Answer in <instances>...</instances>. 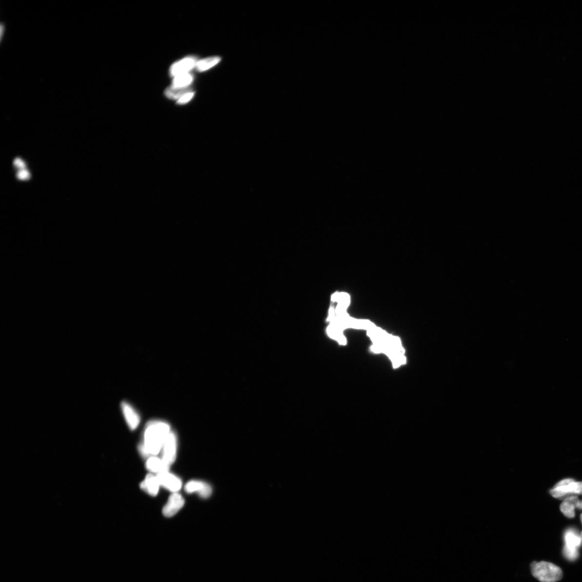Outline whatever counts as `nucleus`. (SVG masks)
Instances as JSON below:
<instances>
[{"label":"nucleus","mask_w":582,"mask_h":582,"mask_svg":"<svg viewBox=\"0 0 582 582\" xmlns=\"http://www.w3.org/2000/svg\"><path fill=\"white\" fill-rule=\"evenodd\" d=\"M577 508H578L580 509H582V501L579 502L578 506H577Z\"/></svg>","instance_id":"obj_25"},{"label":"nucleus","mask_w":582,"mask_h":582,"mask_svg":"<svg viewBox=\"0 0 582 582\" xmlns=\"http://www.w3.org/2000/svg\"><path fill=\"white\" fill-rule=\"evenodd\" d=\"M563 554L566 559L570 561L576 560L579 555L578 549H570L565 547L563 549Z\"/></svg>","instance_id":"obj_20"},{"label":"nucleus","mask_w":582,"mask_h":582,"mask_svg":"<svg viewBox=\"0 0 582 582\" xmlns=\"http://www.w3.org/2000/svg\"><path fill=\"white\" fill-rule=\"evenodd\" d=\"M581 537H582V533H581Z\"/></svg>","instance_id":"obj_27"},{"label":"nucleus","mask_w":582,"mask_h":582,"mask_svg":"<svg viewBox=\"0 0 582 582\" xmlns=\"http://www.w3.org/2000/svg\"><path fill=\"white\" fill-rule=\"evenodd\" d=\"M29 172L25 169H22L17 174V177L20 180H25L30 178Z\"/></svg>","instance_id":"obj_22"},{"label":"nucleus","mask_w":582,"mask_h":582,"mask_svg":"<svg viewBox=\"0 0 582 582\" xmlns=\"http://www.w3.org/2000/svg\"><path fill=\"white\" fill-rule=\"evenodd\" d=\"M550 494L556 498L565 499L572 496L582 494V482H573L568 485H560L556 484Z\"/></svg>","instance_id":"obj_5"},{"label":"nucleus","mask_w":582,"mask_h":582,"mask_svg":"<svg viewBox=\"0 0 582 582\" xmlns=\"http://www.w3.org/2000/svg\"><path fill=\"white\" fill-rule=\"evenodd\" d=\"M185 491L187 493H198L203 499L208 498L212 495V487L209 484L202 481H191L187 482L185 486Z\"/></svg>","instance_id":"obj_9"},{"label":"nucleus","mask_w":582,"mask_h":582,"mask_svg":"<svg viewBox=\"0 0 582 582\" xmlns=\"http://www.w3.org/2000/svg\"><path fill=\"white\" fill-rule=\"evenodd\" d=\"M146 467L147 469L153 473L158 474L169 471L170 466L164 462L162 458L156 456L148 458Z\"/></svg>","instance_id":"obj_12"},{"label":"nucleus","mask_w":582,"mask_h":582,"mask_svg":"<svg viewBox=\"0 0 582 582\" xmlns=\"http://www.w3.org/2000/svg\"><path fill=\"white\" fill-rule=\"evenodd\" d=\"M327 333L329 337L336 340L340 343L343 345L346 344V340L343 336L342 332L331 324L327 328Z\"/></svg>","instance_id":"obj_18"},{"label":"nucleus","mask_w":582,"mask_h":582,"mask_svg":"<svg viewBox=\"0 0 582 582\" xmlns=\"http://www.w3.org/2000/svg\"><path fill=\"white\" fill-rule=\"evenodd\" d=\"M121 409L126 423L132 430H136L140 423V417L137 411L126 401H122Z\"/></svg>","instance_id":"obj_10"},{"label":"nucleus","mask_w":582,"mask_h":582,"mask_svg":"<svg viewBox=\"0 0 582 582\" xmlns=\"http://www.w3.org/2000/svg\"><path fill=\"white\" fill-rule=\"evenodd\" d=\"M368 336L373 345L371 349L374 353H383L392 361L394 368H398L405 363L404 350L401 346L400 340L390 336L375 325L367 330Z\"/></svg>","instance_id":"obj_1"},{"label":"nucleus","mask_w":582,"mask_h":582,"mask_svg":"<svg viewBox=\"0 0 582 582\" xmlns=\"http://www.w3.org/2000/svg\"><path fill=\"white\" fill-rule=\"evenodd\" d=\"M171 431V426L165 421L159 420L149 421L144 431L143 442L139 446V452L143 457L158 455Z\"/></svg>","instance_id":"obj_2"},{"label":"nucleus","mask_w":582,"mask_h":582,"mask_svg":"<svg viewBox=\"0 0 582 582\" xmlns=\"http://www.w3.org/2000/svg\"><path fill=\"white\" fill-rule=\"evenodd\" d=\"M581 522L582 523V514H581Z\"/></svg>","instance_id":"obj_26"},{"label":"nucleus","mask_w":582,"mask_h":582,"mask_svg":"<svg viewBox=\"0 0 582 582\" xmlns=\"http://www.w3.org/2000/svg\"><path fill=\"white\" fill-rule=\"evenodd\" d=\"M194 94H195V93L193 91V92L188 93V94H187L186 95H184L183 97H182L181 98V99H180V100H178V101H177L178 104H186V103L189 102L190 100H191L193 99V98L194 96Z\"/></svg>","instance_id":"obj_21"},{"label":"nucleus","mask_w":582,"mask_h":582,"mask_svg":"<svg viewBox=\"0 0 582 582\" xmlns=\"http://www.w3.org/2000/svg\"><path fill=\"white\" fill-rule=\"evenodd\" d=\"M580 501L577 496L566 498L561 504L560 509L565 516L569 518L575 517V509L577 508Z\"/></svg>","instance_id":"obj_13"},{"label":"nucleus","mask_w":582,"mask_h":582,"mask_svg":"<svg viewBox=\"0 0 582 582\" xmlns=\"http://www.w3.org/2000/svg\"><path fill=\"white\" fill-rule=\"evenodd\" d=\"M157 477L160 485L173 493H177L182 487L180 479L169 471L159 473Z\"/></svg>","instance_id":"obj_6"},{"label":"nucleus","mask_w":582,"mask_h":582,"mask_svg":"<svg viewBox=\"0 0 582 582\" xmlns=\"http://www.w3.org/2000/svg\"><path fill=\"white\" fill-rule=\"evenodd\" d=\"M140 486L143 491L147 492L149 495L156 497L158 494L160 486H161L157 476L149 474L146 476L145 480L140 483Z\"/></svg>","instance_id":"obj_11"},{"label":"nucleus","mask_w":582,"mask_h":582,"mask_svg":"<svg viewBox=\"0 0 582 582\" xmlns=\"http://www.w3.org/2000/svg\"><path fill=\"white\" fill-rule=\"evenodd\" d=\"M177 442V435L171 431L164 441L162 447V460L170 466L176 460Z\"/></svg>","instance_id":"obj_4"},{"label":"nucleus","mask_w":582,"mask_h":582,"mask_svg":"<svg viewBox=\"0 0 582 582\" xmlns=\"http://www.w3.org/2000/svg\"><path fill=\"white\" fill-rule=\"evenodd\" d=\"M332 300L334 301H338L345 305L349 304V296L346 293H336L332 296Z\"/></svg>","instance_id":"obj_19"},{"label":"nucleus","mask_w":582,"mask_h":582,"mask_svg":"<svg viewBox=\"0 0 582 582\" xmlns=\"http://www.w3.org/2000/svg\"><path fill=\"white\" fill-rule=\"evenodd\" d=\"M194 80L193 75L186 73L175 77L172 82V86L175 87H188L192 83Z\"/></svg>","instance_id":"obj_17"},{"label":"nucleus","mask_w":582,"mask_h":582,"mask_svg":"<svg viewBox=\"0 0 582 582\" xmlns=\"http://www.w3.org/2000/svg\"><path fill=\"white\" fill-rule=\"evenodd\" d=\"M221 60V59L220 58V57H210V58H206L198 61L195 68H197L198 71L203 72L213 68V66H215L216 64H218Z\"/></svg>","instance_id":"obj_16"},{"label":"nucleus","mask_w":582,"mask_h":582,"mask_svg":"<svg viewBox=\"0 0 582 582\" xmlns=\"http://www.w3.org/2000/svg\"><path fill=\"white\" fill-rule=\"evenodd\" d=\"M533 576L542 582H556L562 578V570L556 565L542 561L530 565Z\"/></svg>","instance_id":"obj_3"},{"label":"nucleus","mask_w":582,"mask_h":582,"mask_svg":"<svg viewBox=\"0 0 582 582\" xmlns=\"http://www.w3.org/2000/svg\"><path fill=\"white\" fill-rule=\"evenodd\" d=\"M13 163L15 166H16L17 167L20 169H24L25 167V164L24 162L20 158L15 159Z\"/></svg>","instance_id":"obj_23"},{"label":"nucleus","mask_w":582,"mask_h":582,"mask_svg":"<svg viewBox=\"0 0 582 582\" xmlns=\"http://www.w3.org/2000/svg\"><path fill=\"white\" fill-rule=\"evenodd\" d=\"M193 92L191 87L190 86L185 87H175L173 86H170L164 92L165 95L169 99L171 100H180L184 95L188 94L189 92Z\"/></svg>","instance_id":"obj_14"},{"label":"nucleus","mask_w":582,"mask_h":582,"mask_svg":"<svg viewBox=\"0 0 582 582\" xmlns=\"http://www.w3.org/2000/svg\"><path fill=\"white\" fill-rule=\"evenodd\" d=\"M565 547L570 549H578L581 544V539L579 534L574 530H568L565 534Z\"/></svg>","instance_id":"obj_15"},{"label":"nucleus","mask_w":582,"mask_h":582,"mask_svg":"<svg viewBox=\"0 0 582 582\" xmlns=\"http://www.w3.org/2000/svg\"><path fill=\"white\" fill-rule=\"evenodd\" d=\"M4 25H1V40L2 39V36L3 35V32H4V30H5V27H4Z\"/></svg>","instance_id":"obj_24"},{"label":"nucleus","mask_w":582,"mask_h":582,"mask_svg":"<svg viewBox=\"0 0 582 582\" xmlns=\"http://www.w3.org/2000/svg\"><path fill=\"white\" fill-rule=\"evenodd\" d=\"M184 503V499L181 494L173 493L169 497L167 503L162 509L164 516L167 518L173 517L181 509Z\"/></svg>","instance_id":"obj_8"},{"label":"nucleus","mask_w":582,"mask_h":582,"mask_svg":"<svg viewBox=\"0 0 582 582\" xmlns=\"http://www.w3.org/2000/svg\"><path fill=\"white\" fill-rule=\"evenodd\" d=\"M198 62L195 56H188L173 64L170 68V74L172 77L189 73V71L196 66Z\"/></svg>","instance_id":"obj_7"}]
</instances>
